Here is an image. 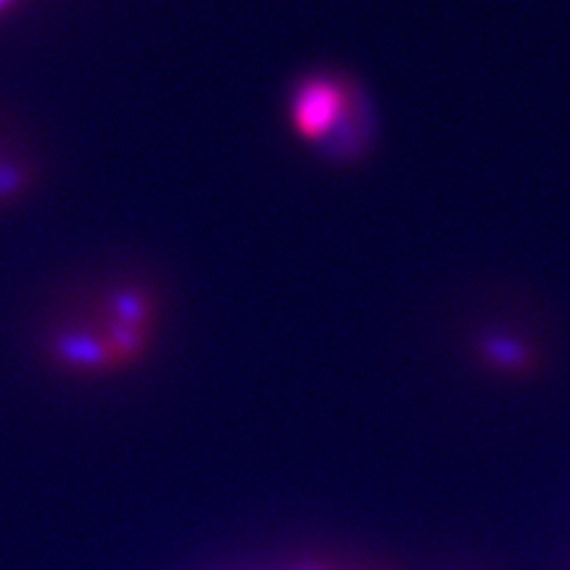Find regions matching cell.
<instances>
[{
  "label": "cell",
  "mask_w": 570,
  "mask_h": 570,
  "mask_svg": "<svg viewBox=\"0 0 570 570\" xmlns=\"http://www.w3.org/2000/svg\"><path fill=\"white\" fill-rule=\"evenodd\" d=\"M291 125L309 142L360 146V96L336 77H312L291 98Z\"/></svg>",
  "instance_id": "obj_1"
},
{
  "label": "cell",
  "mask_w": 570,
  "mask_h": 570,
  "mask_svg": "<svg viewBox=\"0 0 570 570\" xmlns=\"http://www.w3.org/2000/svg\"><path fill=\"white\" fill-rule=\"evenodd\" d=\"M61 362L67 365H75L80 370H109L119 365L117 354L111 352L109 341L101 336H85V333H77V336H63L59 338V348H56Z\"/></svg>",
  "instance_id": "obj_2"
},
{
  "label": "cell",
  "mask_w": 570,
  "mask_h": 570,
  "mask_svg": "<svg viewBox=\"0 0 570 570\" xmlns=\"http://www.w3.org/2000/svg\"><path fill=\"white\" fill-rule=\"evenodd\" d=\"M9 3H13V0H0V11H3Z\"/></svg>",
  "instance_id": "obj_4"
},
{
  "label": "cell",
  "mask_w": 570,
  "mask_h": 570,
  "mask_svg": "<svg viewBox=\"0 0 570 570\" xmlns=\"http://www.w3.org/2000/svg\"><path fill=\"white\" fill-rule=\"evenodd\" d=\"M294 570H354V568L338 566V562H331V560H306V562H298ZM370 570H375V568H370Z\"/></svg>",
  "instance_id": "obj_3"
}]
</instances>
